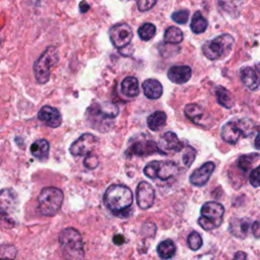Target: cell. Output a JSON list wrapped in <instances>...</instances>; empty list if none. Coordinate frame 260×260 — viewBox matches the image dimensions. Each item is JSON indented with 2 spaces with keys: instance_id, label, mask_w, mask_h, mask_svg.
I'll return each mask as SVG.
<instances>
[{
  "instance_id": "cell-1",
  "label": "cell",
  "mask_w": 260,
  "mask_h": 260,
  "mask_svg": "<svg viewBox=\"0 0 260 260\" xmlns=\"http://www.w3.org/2000/svg\"><path fill=\"white\" fill-rule=\"evenodd\" d=\"M133 202V193L130 188L124 185H112L104 194L106 207L115 215L127 217L130 215V206Z\"/></svg>"
},
{
  "instance_id": "cell-2",
  "label": "cell",
  "mask_w": 260,
  "mask_h": 260,
  "mask_svg": "<svg viewBox=\"0 0 260 260\" xmlns=\"http://www.w3.org/2000/svg\"><path fill=\"white\" fill-rule=\"evenodd\" d=\"M119 109L114 104H93L86 112V117L91 127L99 131H106L111 127Z\"/></svg>"
},
{
  "instance_id": "cell-3",
  "label": "cell",
  "mask_w": 260,
  "mask_h": 260,
  "mask_svg": "<svg viewBox=\"0 0 260 260\" xmlns=\"http://www.w3.org/2000/svg\"><path fill=\"white\" fill-rule=\"evenodd\" d=\"M59 244L66 260H82L84 257L82 238L73 228H67L59 234Z\"/></svg>"
},
{
  "instance_id": "cell-4",
  "label": "cell",
  "mask_w": 260,
  "mask_h": 260,
  "mask_svg": "<svg viewBox=\"0 0 260 260\" xmlns=\"http://www.w3.org/2000/svg\"><path fill=\"white\" fill-rule=\"evenodd\" d=\"M64 199L63 192L56 187H46L42 189L39 197V210L45 216L55 215L62 206Z\"/></svg>"
},
{
  "instance_id": "cell-5",
  "label": "cell",
  "mask_w": 260,
  "mask_h": 260,
  "mask_svg": "<svg viewBox=\"0 0 260 260\" xmlns=\"http://www.w3.org/2000/svg\"><path fill=\"white\" fill-rule=\"evenodd\" d=\"M59 62L58 50L51 46L48 47L38 58L34 65V72L37 81L44 84L49 81L52 68Z\"/></svg>"
},
{
  "instance_id": "cell-6",
  "label": "cell",
  "mask_w": 260,
  "mask_h": 260,
  "mask_svg": "<svg viewBox=\"0 0 260 260\" xmlns=\"http://www.w3.org/2000/svg\"><path fill=\"white\" fill-rule=\"evenodd\" d=\"M233 46L234 38L229 34H222L205 42L202 46V53L209 60H217L229 55Z\"/></svg>"
},
{
  "instance_id": "cell-7",
  "label": "cell",
  "mask_w": 260,
  "mask_h": 260,
  "mask_svg": "<svg viewBox=\"0 0 260 260\" xmlns=\"http://www.w3.org/2000/svg\"><path fill=\"white\" fill-rule=\"evenodd\" d=\"M198 224L205 231H211L218 228L223 219L224 207L215 201H208L201 207Z\"/></svg>"
},
{
  "instance_id": "cell-8",
  "label": "cell",
  "mask_w": 260,
  "mask_h": 260,
  "mask_svg": "<svg viewBox=\"0 0 260 260\" xmlns=\"http://www.w3.org/2000/svg\"><path fill=\"white\" fill-rule=\"evenodd\" d=\"M253 132V123L248 119H241L238 121H229L225 123L220 131L221 138L230 143L235 144L240 137H247Z\"/></svg>"
},
{
  "instance_id": "cell-9",
  "label": "cell",
  "mask_w": 260,
  "mask_h": 260,
  "mask_svg": "<svg viewBox=\"0 0 260 260\" xmlns=\"http://www.w3.org/2000/svg\"><path fill=\"white\" fill-rule=\"evenodd\" d=\"M155 152L160 153L155 141L145 134H139L130 139L125 155L128 157L132 155L145 156Z\"/></svg>"
},
{
  "instance_id": "cell-10",
  "label": "cell",
  "mask_w": 260,
  "mask_h": 260,
  "mask_svg": "<svg viewBox=\"0 0 260 260\" xmlns=\"http://www.w3.org/2000/svg\"><path fill=\"white\" fill-rule=\"evenodd\" d=\"M178 171L179 168L177 164L171 160H152L148 162L143 169V173L146 177L150 179H159L162 181L169 180L170 178L174 177L175 175H177Z\"/></svg>"
},
{
  "instance_id": "cell-11",
  "label": "cell",
  "mask_w": 260,
  "mask_h": 260,
  "mask_svg": "<svg viewBox=\"0 0 260 260\" xmlns=\"http://www.w3.org/2000/svg\"><path fill=\"white\" fill-rule=\"evenodd\" d=\"M109 36L112 44L121 51L130 45L133 38V32L129 24L118 23L110 28Z\"/></svg>"
},
{
  "instance_id": "cell-12",
  "label": "cell",
  "mask_w": 260,
  "mask_h": 260,
  "mask_svg": "<svg viewBox=\"0 0 260 260\" xmlns=\"http://www.w3.org/2000/svg\"><path fill=\"white\" fill-rule=\"evenodd\" d=\"M98 144V138L91 133H84L75 140L70 146V153L72 155H87L92 152Z\"/></svg>"
},
{
  "instance_id": "cell-13",
  "label": "cell",
  "mask_w": 260,
  "mask_h": 260,
  "mask_svg": "<svg viewBox=\"0 0 260 260\" xmlns=\"http://www.w3.org/2000/svg\"><path fill=\"white\" fill-rule=\"evenodd\" d=\"M156 144L160 154L162 155H167L172 152H179L184 148L183 142L178 138L177 134L172 131L164 133Z\"/></svg>"
},
{
  "instance_id": "cell-14",
  "label": "cell",
  "mask_w": 260,
  "mask_h": 260,
  "mask_svg": "<svg viewBox=\"0 0 260 260\" xmlns=\"http://www.w3.org/2000/svg\"><path fill=\"white\" fill-rule=\"evenodd\" d=\"M155 197L153 187L146 181H141L136 188V202L141 209H147L152 206Z\"/></svg>"
},
{
  "instance_id": "cell-15",
  "label": "cell",
  "mask_w": 260,
  "mask_h": 260,
  "mask_svg": "<svg viewBox=\"0 0 260 260\" xmlns=\"http://www.w3.org/2000/svg\"><path fill=\"white\" fill-rule=\"evenodd\" d=\"M17 204V194L10 188L0 190V214L8 216L12 213Z\"/></svg>"
},
{
  "instance_id": "cell-16",
  "label": "cell",
  "mask_w": 260,
  "mask_h": 260,
  "mask_svg": "<svg viewBox=\"0 0 260 260\" xmlns=\"http://www.w3.org/2000/svg\"><path fill=\"white\" fill-rule=\"evenodd\" d=\"M214 168H215V165L212 161H207L203 164L200 168L196 169L190 175V178H189L190 183L197 187L204 186L208 182L211 174L214 171Z\"/></svg>"
},
{
  "instance_id": "cell-17",
  "label": "cell",
  "mask_w": 260,
  "mask_h": 260,
  "mask_svg": "<svg viewBox=\"0 0 260 260\" xmlns=\"http://www.w3.org/2000/svg\"><path fill=\"white\" fill-rule=\"evenodd\" d=\"M38 118L51 128H57L62 123V117L56 108L51 106H44L38 113Z\"/></svg>"
},
{
  "instance_id": "cell-18",
  "label": "cell",
  "mask_w": 260,
  "mask_h": 260,
  "mask_svg": "<svg viewBox=\"0 0 260 260\" xmlns=\"http://www.w3.org/2000/svg\"><path fill=\"white\" fill-rule=\"evenodd\" d=\"M192 75V69L186 65H175L168 70L169 79L176 84L186 83Z\"/></svg>"
},
{
  "instance_id": "cell-19",
  "label": "cell",
  "mask_w": 260,
  "mask_h": 260,
  "mask_svg": "<svg viewBox=\"0 0 260 260\" xmlns=\"http://www.w3.org/2000/svg\"><path fill=\"white\" fill-rule=\"evenodd\" d=\"M240 77L242 82L250 90H257L260 87V79L256 70L252 67L245 66L240 69Z\"/></svg>"
},
{
  "instance_id": "cell-20",
  "label": "cell",
  "mask_w": 260,
  "mask_h": 260,
  "mask_svg": "<svg viewBox=\"0 0 260 260\" xmlns=\"http://www.w3.org/2000/svg\"><path fill=\"white\" fill-rule=\"evenodd\" d=\"M251 228L250 220L247 218H234L230 222V232L233 236L245 239Z\"/></svg>"
},
{
  "instance_id": "cell-21",
  "label": "cell",
  "mask_w": 260,
  "mask_h": 260,
  "mask_svg": "<svg viewBox=\"0 0 260 260\" xmlns=\"http://www.w3.org/2000/svg\"><path fill=\"white\" fill-rule=\"evenodd\" d=\"M142 90L146 98L150 100H156L162 94V85L158 80L150 78L143 81Z\"/></svg>"
},
{
  "instance_id": "cell-22",
  "label": "cell",
  "mask_w": 260,
  "mask_h": 260,
  "mask_svg": "<svg viewBox=\"0 0 260 260\" xmlns=\"http://www.w3.org/2000/svg\"><path fill=\"white\" fill-rule=\"evenodd\" d=\"M121 91L128 98H135L139 94L138 80L134 76H128L121 82Z\"/></svg>"
},
{
  "instance_id": "cell-23",
  "label": "cell",
  "mask_w": 260,
  "mask_h": 260,
  "mask_svg": "<svg viewBox=\"0 0 260 260\" xmlns=\"http://www.w3.org/2000/svg\"><path fill=\"white\" fill-rule=\"evenodd\" d=\"M49 150L50 145L46 139H38L30 145L31 154L40 160H45L48 158Z\"/></svg>"
},
{
  "instance_id": "cell-24",
  "label": "cell",
  "mask_w": 260,
  "mask_h": 260,
  "mask_svg": "<svg viewBox=\"0 0 260 260\" xmlns=\"http://www.w3.org/2000/svg\"><path fill=\"white\" fill-rule=\"evenodd\" d=\"M147 127L151 131H158L161 129L167 122V114L162 111H155L147 117Z\"/></svg>"
},
{
  "instance_id": "cell-25",
  "label": "cell",
  "mask_w": 260,
  "mask_h": 260,
  "mask_svg": "<svg viewBox=\"0 0 260 260\" xmlns=\"http://www.w3.org/2000/svg\"><path fill=\"white\" fill-rule=\"evenodd\" d=\"M184 113L186 117L195 124H200L202 118L204 117L205 113L203 108L196 104H188L184 108Z\"/></svg>"
},
{
  "instance_id": "cell-26",
  "label": "cell",
  "mask_w": 260,
  "mask_h": 260,
  "mask_svg": "<svg viewBox=\"0 0 260 260\" xmlns=\"http://www.w3.org/2000/svg\"><path fill=\"white\" fill-rule=\"evenodd\" d=\"M215 94L217 103L225 109H231L234 106V99L232 93L222 86L215 87Z\"/></svg>"
},
{
  "instance_id": "cell-27",
  "label": "cell",
  "mask_w": 260,
  "mask_h": 260,
  "mask_svg": "<svg viewBox=\"0 0 260 260\" xmlns=\"http://www.w3.org/2000/svg\"><path fill=\"white\" fill-rule=\"evenodd\" d=\"M164 41L167 44L176 45L183 41V32L177 26H169L164 34Z\"/></svg>"
},
{
  "instance_id": "cell-28",
  "label": "cell",
  "mask_w": 260,
  "mask_h": 260,
  "mask_svg": "<svg viewBox=\"0 0 260 260\" xmlns=\"http://www.w3.org/2000/svg\"><path fill=\"white\" fill-rule=\"evenodd\" d=\"M157 253L161 259H170L176 253V246L172 240H165L157 246Z\"/></svg>"
},
{
  "instance_id": "cell-29",
  "label": "cell",
  "mask_w": 260,
  "mask_h": 260,
  "mask_svg": "<svg viewBox=\"0 0 260 260\" xmlns=\"http://www.w3.org/2000/svg\"><path fill=\"white\" fill-rule=\"evenodd\" d=\"M208 22L207 20L202 16L201 12L196 11L191 19V24H190V28L194 34H201L203 32L206 28H207Z\"/></svg>"
},
{
  "instance_id": "cell-30",
  "label": "cell",
  "mask_w": 260,
  "mask_h": 260,
  "mask_svg": "<svg viewBox=\"0 0 260 260\" xmlns=\"http://www.w3.org/2000/svg\"><path fill=\"white\" fill-rule=\"evenodd\" d=\"M260 158V154L258 153H250V154H243L238 158V167L243 171L247 172L251 169L252 165L255 160Z\"/></svg>"
},
{
  "instance_id": "cell-31",
  "label": "cell",
  "mask_w": 260,
  "mask_h": 260,
  "mask_svg": "<svg viewBox=\"0 0 260 260\" xmlns=\"http://www.w3.org/2000/svg\"><path fill=\"white\" fill-rule=\"evenodd\" d=\"M155 31H156L155 25L152 23L146 22V23H143L138 28V36L142 41H149L154 37Z\"/></svg>"
},
{
  "instance_id": "cell-32",
  "label": "cell",
  "mask_w": 260,
  "mask_h": 260,
  "mask_svg": "<svg viewBox=\"0 0 260 260\" xmlns=\"http://www.w3.org/2000/svg\"><path fill=\"white\" fill-rule=\"evenodd\" d=\"M16 248L13 245L0 246V260H14L16 257Z\"/></svg>"
},
{
  "instance_id": "cell-33",
  "label": "cell",
  "mask_w": 260,
  "mask_h": 260,
  "mask_svg": "<svg viewBox=\"0 0 260 260\" xmlns=\"http://www.w3.org/2000/svg\"><path fill=\"white\" fill-rule=\"evenodd\" d=\"M195 157H196L195 148H193L192 146H186L184 148L183 155H182V161H183L184 166L187 168L191 167L192 162L195 160Z\"/></svg>"
},
{
  "instance_id": "cell-34",
  "label": "cell",
  "mask_w": 260,
  "mask_h": 260,
  "mask_svg": "<svg viewBox=\"0 0 260 260\" xmlns=\"http://www.w3.org/2000/svg\"><path fill=\"white\" fill-rule=\"evenodd\" d=\"M188 246L191 250H198L201 248L203 242H202V238L201 236L197 233V232H191L188 236V240H187Z\"/></svg>"
},
{
  "instance_id": "cell-35",
  "label": "cell",
  "mask_w": 260,
  "mask_h": 260,
  "mask_svg": "<svg viewBox=\"0 0 260 260\" xmlns=\"http://www.w3.org/2000/svg\"><path fill=\"white\" fill-rule=\"evenodd\" d=\"M188 18H189V11L187 9L178 10L172 14V19L177 23L184 24L188 21Z\"/></svg>"
},
{
  "instance_id": "cell-36",
  "label": "cell",
  "mask_w": 260,
  "mask_h": 260,
  "mask_svg": "<svg viewBox=\"0 0 260 260\" xmlns=\"http://www.w3.org/2000/svg\"><path fill=\"white\" fill-rule=\"evenodd\" d=\"M83 166L88 170H93L99 166V158L92 152L87 154L83 160Z\"/></svg>"
},
{
  "instance_id": "cell-37",
  "label": "cell",
  "mask_w": 260,
  "mask_h": 260,
  "mask_svg": "<svg viewBox=\"0 0 260 260\" xmlns=\"http://www.w3.org/2000/svg\"><path fill=\"white\" fill-rule=\"evenodd\" d=\"M249 181L253 187L255 188L260 187V165L251 171L249 176Z\"/></svg>"
},
{
  "instance_id": "cell-38",
  "label": "cell",
  "mask_w": 260,
  "mask_h": 260,
  "mask_svg": "<svg viewBox=\"0 0 260 260\" xmlns=\"http://www.w3.org/2000/svg\"><path fill=\"white\" fill-rule=\"evenodd\" d=\"M155 4H156L155 0H139V1H137V6L140 11H147Z\"/></svg>"
},
{
  "instance_id": "cell-39",
  "label": "cell",
  "mask_w": 260,
  "mask_h": 260,
  "mask_svg": "<svg viewBox=\"0 0 260 260\" xmlns=\"http://www.w3.org/2000/svg\"><path fill=\"white\" fill-rule=\"evenodd\" d=\"M247 259V255L245 252H242V251H239L235 254L233 260H246Z\"/></svg>"
},
{
  "instance_id": "cell-40",
  "label": "cell",
  "mask_w": 260,
  "mask_h": 260,
  "mask_svg": "<svg viewBox=\"0 0 260 260\" xmlns=\"http://www.w3.org/2000/svg\"><path fill=\"white\" fill-rule=\"evenodd\" d=\"M113 242L116 244V245H122L124 242H125V239L122 235H116L114 238H113Z\"/></svg>"
},
{
  "instance_id": "cell-41",
  "label": "cell",
  "mask_w": 260,
  "mask_h": 260,
  "mask_svg": "<svg viewBox=\"0 0 260 260\" xmlns=\"http://www.w3.org/2000/svg\"><path fill=\"white\" fill-rule=\"evenodd\" d=\"M88 9H89V5L87 3H85V2L80 3V11L81 12H86Z\"/></svg>"
},
{
  "instance_id": "cell-42",
  "label": "cell",
  "mask_w": 260,
  "mask_h": 260,
  "mask_svg": "<svg viewBox=\"0 0 260 260\" xmlns=\"http://www.w3.org/2000/svg\"><path fill=\"white\" fill-rule=\"evenodd\" d=\"M254 145L257 149H260V133L257 134L255 140H254Z\"/></svg>"
},
{
  "instance_id": "cell-43",
  "label": "cell",
  "mask_w": 260,
  "mask_h": 260,
  "mask_svg": "<svg viewBox=\"0 0 260 260\" xmlns=\"http://www.w3.org/2000/svg\"><path fill=\"white\" fill-rule=\"evenodd\" d=\"M255 68H256V72H257V74H259V75H260V62H259V63H257V64H255Z\"/></svg>"
}]
</instances>
